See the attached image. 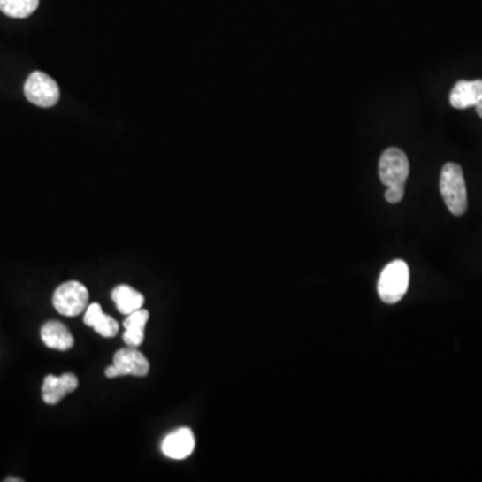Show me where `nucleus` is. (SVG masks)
<instances>
[{
	"instance_id": "12",
	"label": "nucleus",
	"mask_w": 482,
	"mask_h": 482,
	"mask_svg": "<svg viewBox=\"0 0 482 482\" xmlns=\"http://www.w3.org/2000/svg\"><path fill=\"white\" fill-rule=\"evenodd\" d=\"M149 320V311L145 309L137 310L126 315L124 320V342L130 348H140L145 340V327Z\"/></svg>"
},
{
	"instance_id": "15",
	"label": "nucleus",
	"mask_w": 482,
	"mask_h": 482,
	"mask_svg": "<svg viewBox=\"0 0 482 482\" xmlns=\"http://www.w3.org/2000/svg\"><path fill=\"white\" fill-rule=\"evenodd\" d=\"M476 111L477 113H478V116L482 119V98L479 100V103L476 105Z\"/></svg>"
},
{
	"instance_id": "7",
	"label": "nucleus",
	"mask_w": 482,
	"mask_h": 482,
	"mask_svg": "<svg viewBox=\"0 0 482 482\" xmlns=\"http://www.w3.org/2000/svg\"><path fill=\"white\" fill-rule=\"evenodd\" d=\"M77 387L78 378L73 372H66L61 377L47 375L44 378L43 387H42V397H43V401L47 405H57L66 395L75 392Z\"/></svg>"
},
{
	"instance_id": "4",
	"label": "nucleus",
	"mask_w": 482,
	"mask_h": 482,
	"mask_svg": "<svg viewBox=\"0 0 482 482\" xmlns=\"http://www.w3.org/2000/svg\"><path fill=\"white\" fill-rule=\"evenodd\" d=\"M88 291L80 281H66L56 289L53 304L65 317H78L88 309Z\"/></svg>"
},
{
	"instance_id": "1",
	"label": "nucleus",
	"mask_w": 482,
	"mask_h": 482,
	"mask_svg": "<svg viewBox=\"0 0 482 482\" xmlns=\"http://www.w3.org/2000/svg\"><path fill=\"white\" fill-rule=\"evenodd\" d=\"M409 172H410V165H409L408 156L398 148H390L380 156L379 177L382 184L387 187L385 199L390 204H397L403 199Z\"/></svg>"
},
{
	"instance_id": "5",
	"label": "nucleus",
	"mask_w": 482,
	"mask_h": 482,
	"mask_svg": "<svg viewBox=\"0 0 482 482\" xmlns=\"http://www.w3.org/2000/svg\"><path fill=\"white\" fill-rule=\"evenodd\" d=\"M150 364L147 356H143L137 348H121L114 354V361L111 366L105 370V375L108 378L125 377V375H133V377H145L149 372Z\"/></svg>"
},
{
	"instance_id": "9",
	"label": "nucleus",
	"mask_w": 482,
	"mask_h": 482,
	"mask_svg": "<svg viewBox=\"0 0 482 482\" xmlns=\"http://www.w3.org/2000/svg\"><path fill=\"white\" fill-rule=\"evenodd\" d=\"M482 98V80H458L450 91V105L455 109L476 106Z\"/></svg>"
},
{
	"instance_id": "16",
	"label": "nucleus",
	"mask_w": 482,
	"mask_h": 482,
	"mask_svg": "<svg viewBox=\"0 0 482 482\" xmlns=\"http://www.w3.org/2000/svg\"><path fill=\"white\" fill-rule=\"evenodd\" d=\"M6 481L7 482H10V481H18V482H19V481H22V479H20V478H7Z\"/></svg>"
},
{
	"instance_id": "13",
	"label": "nucleus",
	"mask_w": 482,
	"mask_h": 482,
	"mask_svg": "<svg viewBox=\"0 0 482 482\" xmlns=\"http://www.w3.org/2000/svg\"><path fill=\"white\" fill-rule=\"evenodd\" d=\"M111 299H113L117 310L124 315H129L142 309L143 303H145L142 294L138 293L137 289L127 286V284L117 286L111 291Z\"/></svg>"
},
{
	"instance_id": "14",
	"label": "nucleus",
	"mask_w": 482,
	"mask_h": 482,
	"mask_svg": "<svg viewBox=\"0 0 482 482\" xmlns=\"http://www.w3.org/2000/svg\"><path fill=\"white\" fill-rule=\"evenodd\" d=\"M38 6L39 0H0V11L11 18L30 17Z\"/></svg>"
},
{
	"instance_id": "10",
	"label": "nucleus",
	"mask_w": 482,
	"mask_h": 482,
	"mask_svg": "<svg viewBox=\"0 0 482 482\" xmlns=\"http://www.w3.org/2000/svg\"><path fill=\"white\" fill-rule=\"evenodd\" d=\"M83 322L88 327L93 328L96 333H100L103 338H114L119 333V325L114 318L109 317L101 309L100 304L93 303L88 306L83 317Z\"/></svg>"
},
{
	"instance_id": "6",
	"label": "nucleus",
	"mask_w": 482,
	"mask_h": 482,
	"mask_svg": "<svg viewBox=\"0 0 482 482\" xmlns=\"http://www.w3.org/2000/svg\"><path fill=\"white\" fill-rule=\"evenodd\" d=\"M25 96L28 103L41 108H51L59 101V88L56 80L42 72H35L25 83Z\"/></svg>"
},
{
	"instance_id": "8",
	"label": "nucleus",
	"mask_w": 482,
	"mask_h": 482,
	"mask_svg": "<svg viewBox=\"0 0 482 482\" xmlns=\"http://www.w3.org/2000/svg\"><path fill=\"white\" fill-rule=\"evenodd\" d=\"M195 447H196V441H195L192 430L181 427L165 437L161 445V450L172 460H185L192 455Z\"/></svg>"
},
{
	"instance_id": "3",
	"label": "nucleus",
	"mask_w": 482,
	"mask_h": 482,
	"mask_svg": "<svg viewBox=\"0 0 482 482\" xmlns=\"http://www.w3.org/2000/svg\"><path fill=\"white\" fill-rule=\"evenodd\" d=\"M410 281V270L403 260H394L383 268L378 280V295L386 304H395L405 296Z\"/></svg>"
},
{
	"instance_id": "2",
	"label": "nucleus",
	"mask_w": 482,
	"mask_h": 482,
	"mask_svg": "<svg viewBox=\"0 0 482 482\" xmlns=\"http://www.w3.org/2000/svg\"><path fill=\"white\" fill-rule=\"evenodd\" d=\"M440 189L448 210L455 216H463L468 210V193L463 172L458 164L448 163L442 168Z\"/></svg>"
},
{
	"instance_id": "11",
	"label": "nucleus",
	"mask_w": 482,
	"mask_h": 482,
	"mask_svg": "<svg viewBox=\"0 0 482 482\" xmlns=\"http://www.w3.org/2000/svg\"><path fill=\"white\" fill-rule=\"evenodd\" d=\"M41 338L44 345L53 350L67 351L74 346V338H73L72 333L67 330L66 325L56 322V320L47 322L42 327Z\"/></svg>"
}]
</instances>
